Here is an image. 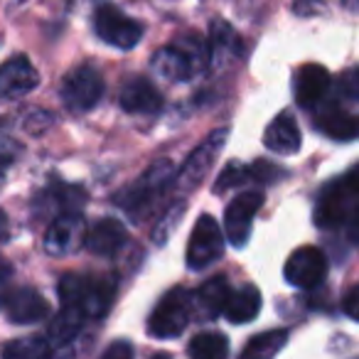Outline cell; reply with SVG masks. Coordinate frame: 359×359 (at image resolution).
<instances>
[{"instance_id": "12", "label": "cell", "mask_w": 359, "mask_h": 359, "mask_svg": "<svg viewBox=\"0 0 359 359\" xmlns=\"http://www.w3.org/2000/svg\"><path fill=\"white\" fill-rule=\"evenodd\" d=\"M37 84H40V74L27 57H13L0 67V101L25 99L30 91L37 89Z\"/></svg>"}, {"instance_id": "30", "label": "cell", "mask_w": 359, "mask_h": 359, "mask_svg": "<svg viewBox=\"0 0 359 359\" xmlns=\"http://www.w3.org/2000/svg\"><path fill=\"white\" fill-rule=\"evenodd\" d=\"M249 175L254 182H264V185H271V182H276L278 177H283V170L273 168L271 163H266V160H256V165H251L249 168Z\"/></svg>"}, {"instance_id": "8", "label": "cell", "mask_w": 359, "mask_h": 359, "mask_svg": "<svg viewBox=\"0 0 359 359\" xmlns=\"http://www.w3.org/2000/svg\"><path fill=\"white\" fill-rule=\"evenodd\" d=\"M86 222L76 210L62 212L50 222L45 234V251L50 256H69L86 246Z\"/></svg>"}, {"instance_id": "19", "label": "cell", "mask_w": 359, "mask_h": 359, "mask_svg": "<svg viewBox=\"0 0 359 359\" xmlns=\"http://www.w3.org/2000/svg\"><path fill=\"white\" fill-rule=\"evenodd\" d=\"M315 121L327 138L339 140V143H349V140L359 138V114H349L339 106H325Z\"/></svg>"}, {"instance_id": "38", "label": "cell", "mask_w": 359, "mask_h": 359, "mask_svg": "<svg viewBox=\"0 0 359 359\" xmlns=\"http://www.w3.org/2000/svg\"><path fill=\"white\" fill-rule=\"evenodd\" d=\"M342 6L347 11H359V0H342Z\"/></svg>"}, {"instance_id": "11", "label": "cell", "mask_w": 359, "mask_h": 359, "mask_svg": "<svg viewBox=\"0 0 359 359\" xmlns=\"http://www.w3.org/2000/svg\"><path fill=\"white\" fill-rule=\"evenodd\" d=\"M359 210V200H354L347 190L337 182L327 185L315 205V224L320 229H339L349 222V217Z\"/></svg>"}, {"instance_id": "7", "label": "cell", "mask_w": 359, "mask_h": 359, "mask_svg": "<svg viewBox=\"0 0 359 359\" xmlns=\"http://www.w3.org/2000/svg\"><path fill=\"white\" fill-rule=\"evenodd\" d=\"M222 254H224V231L215 217L202 215L187 244V269L202 271L222 259Z\"/></svg>"}, {"instance_id": "22", "label": "cell", "mask_w": 359, "mask_h": 359, "mask_svg": "<svg viewBox=\"0 0 359 359\" xmlns=\"http://www.w3.org/2000/svg\"><path fill=\"white\" fill-rule=\"evenodd\" d=\"M261 313V290L256 285L246 283L236 290H229V298L224 305V318L234 325L251 323Z\"/></svg>"}, {"instance_id": "3", "label": "cell", "mask_w": 359, "mask_h": 359, "mask_svg": "<svg viewBox=\"0 0 359 359\" xmlns=\"http://www.w3.org/2000/svg\"><path fill=\"white\" fill-rule=\"evenodd\" d=\"M192 320V293L185 288H172L163 295L155 310L150 313L148 332L158 339L180 337Z\"/></svg>"}, {"instance_id": "29", "label": "cell", "mask_w": 359, "mask_h": 359, "mask_svg": "<svg viewBox=\"0 0 359 359\" xmlns=\"http://www.w3.org/2000/svg\"><path fill=\"white\" fill-rule=\"evenodd\" d=\"M251 175H249V168H244V165H229V168H224V172L217 177V185H215V192H226L229 187H239L244 185V182H249Z\"/></svg>"}, {"instance_id": "25", "label": "cell", "mask_w": 359, "mask_h": 359, "mask_svg": "<svg viewBox=\"0 0 359 359\" xmlns=\"http://www.w3.org/2000/svg\"><path fill=\"white\" fill-rule=\"evenodd\" d=\"M187 352L197 359H222L229 354V342L219 332H200L187 344Z\"/></svg>"}, {"instance_id": "28", "label": "cell", "mask_w": 359, "mask_h": 359, "mask_svg": "<svg viewBox=\"0 0 359 359\" xmlns=\"http://www.w3.org/2000/svg\"><path fill=\"white\" fill-rule=\"evenodd\" d=\"M182 215H185V202H177V207H170L168 212H165L163 219L155 224V231H153V241L158 246H165L170 239V234H172V229L177 226V222L182 219Z\"/></svg>"}, {"instance_id": "34", "label": "cell", "mask_w": 359, "mask_h": 359, "mask_svg": "<svg viewBox=\"0 0 359 359\" xmlns=\"http://www.w3.org/2000/svg\"><path fill=\"white\" fill-rule=\"evenodd\" d=\"M342 91L359 101V69H352L342 76Z\"/></svg>"}, {"instance_id": "10", "label": "cell", "mask_w": 359, "mask_h": 359, "mask_svg": "<svg viewBox=\"0 0 359 359\" xmlns=\"http://www.w3.org/2000/svg\"><path fill=\"white\" fill-rule=\"evenodd\" d=\"M261 205H264V192L249 190L241 192L239 197H234V202H229L224 212V231L226 241L234 244L236 249L249 241L251 236V224H254V217L259 215Z\"/></svg>"}, {"instance_id": "31", "label": "cell", "mask_w": 359, "mask_h": 359, "mask_svg": "<svg viewBox=\"0 0 359 359\" xmlns=\"http://www.w3.org/2000/svg\"><path fill=\"white\" fill-rule=\"evenodd\" d=\"M342 313L352 318L354 323H359V283L342 298Z\"/></svg>"}, {"instance_id": "9", "label": "cell", "mask_w": 359, "mask_h": 359, "mask_svg": "<svg viewBox=\"0 0 359 359\" xmlns=\"http://www.w3.org/2000/svg\"><path fill=\"white\" fill-rule=\"evenodd\" d=\"M283 276L295 288L313 290V288H318L325 280V276H327V259H325L323 251L315 249V246H300V249H295L293 254L288 256Z\"/></svg>"}, {"instance_id": "13", "label": "cell", "mask_w": 359, "mask_h": 359, "mask_svg": "<svg viewBox=\"0 0 359 359\" xmlns=\"http://www.w3.org/2000/svg\"><path fill=\"white\" fill-rule=\"evenodd\" d=\"M3 313H6V318L11 323L32 325L50 315V305H47V300L37 290L18 288V290H8L6 300H3Z\"/></svg>"}, {"instance_id": "26", "label": "cell", "mask_w": 359, "mask_h": 359, "mask_svg": "<svg viewBox=\"0 0 359 359\" xmlns=\"http://www.w3.org/2000/svg\"><path fill=\"white\" fill-rule=\"evenodd\" d=\"M52 352H55V349L47 342V337L15 339V342L3 347V357H8V359H42V357H50Z\"/></svg>"}, {"instance_id": "36", "label": "cell", "mask_w": 359, "mask_h": 359, "mask_svg": "<svg viewBox=\"0 0 359 359\" xmlns=\"http://www.w3.org/2000/svg\"><path fill=\"white\" fill-rule=\"evenodd\" d=\"M104 357L106 359H130V357H133V347H130V344L128 342H116V344H111V347L109 349H106V352H104Z\"/></svg>"}, {"instance_id": "6", "label": "cell", "mask_w": 359, "mask_h": 359, "mask_svg": "<svg viewBox=\"0 0 359 359\" xmlns=\"http://www.w3.org/2000/svg\"><path fill=\"white\" fill-rule=\"evenodd\" d=\"M104 96V79L94 67H76L62 81V101L74 114L91 111Z\"/></svg>"}, {"instance_id": "32", "label": "cell", "mask_w": 359, "mask_h": 359, "mask_svg": "<svg viewBox=\"0 0 359 359\" xmlns=\"http://www.w3.org/2000/svg\"><path fill=\"white\" fill-rule=\"evenodd\" d=\"M293 11L303 18L320 15L325 11V0H293Z\"/></svg>"}, {"instance_id": "37", "label": "cell", "mask_w": 359, "mask_h": 359, "mask_svg": "<svg viewBox=\"0 0 359 359\" xmlns=\"http://www.w3.org/2000/svg\"><path fill=\"white\" fill-rule=\"evenodd\" d=\"M11 273H13L11 266L0 259V308H3V300H6V295H8V280H11Z\"/></svg>"}, {"instance_id": "2", "label": "cell", "mask_w": 359, "mask_h": 359, "mask_svg": "<svg viewBox=\"0 0 359 359\" xmlns=\"http://www.w3.org/2000/svg\"><path fill=\"white\" fill-rule=\"evenodd\" d=\"M172 182H175L172 165H170L168 160H158V163H153L138 180H135L128 190L121 192V195L116 197V202H118L130 217L143 219L150 212V207H153V202L158 200Z\"/></svg>"}, {"instance_id": "5", "label": "cell", "mask_w": 359, "mask_h": 359, "mask_svg": "<svg viewBox=\"0 0 359 359\" xmlns=\"http://www.w3.org/2000/svg\"><path fill=\"white\" fill-rule=\"evenodd\" d=\"M94 30L99 40H104L111 47H118V50H133L143 37V25L128 18L123 11H118L116 6H111V3L96 8Z\"/></svg>"}, {"instance_id": "27", "label": "cell", "mask_w": 359, "mask_h": 359, "mask_svg": "<svg viewBox=\"0 0 359 359\" xmlns=\"http://www.w3.org/2000/svg\"><path fill=\"white\" fill-rule=\"evenodd\" d=\"M175 45L185 52L192 69H195V76L207 69V65H210V42H205L200 35H195V32H187V35L180 37Z\"/></svg>"}, {"instance_id": "24", "label": "cell", "mask_w": 359, "mask_h": 359, "mask_svg": "<svg viewBox=\"0 0 359 359\" xmlns=\"http://www.w3.org/2000/svg\"><path fill=\"white\" fill-rule=\"evenodd\" d=\"M288 342V330H271V332H261L251 337V342L244 347L241 357H254V359H269L278 354Z\"/></svg>"}, {"instance_id": "16", "label": "cell", "mask_w": 359, "mask_h": 359, "mask_svg": "<svg viewBox=\"0 0 359 359\" xmlns=\"http://www.w3.org/2000/svg\"><path fill=\"white\" fill-rule=\"evenodd\" d=\"M126 241H128L126 226L118 219L106 217V219L96 222L89 229V234H86V249L96 256H116L126 246Z\"/></svg>"}, {"instance_id": "21", "label": "cell", "mask_w": 359, "mask_h": 359, "mask_svg": "<svg viewBox=\"0 0 359 359\" xmlns=\"http://www.w3.org/2000/svg\"><path fill=\"white\" fill-rule=\"evenodd\" d=\"M153 72L163 81H172V84H180V81H187L195 76V69H192L190 60H187L185 52L180 50L177 45L163 47V50L155 52Z\"/></svg>"}, {"instance_id": "35", "label": "cell", "mask_w": 359, "mask_h": 359, "mask_svg": "<svg viewBox=\"0 0 359 359\" xmlns=\"http://www.w3.org/2000/svg\"><path fill=\"white\" fill-rule=\"evenodd\" d=\"M13 158H15V150L11 148V140H0V180H3L6 170L11 168Z\"/></svg>"}, {"instance_id": "33", "label": "cell", "mask_w": 359, "mask_h": 359, "mask_svg": "<svg viewBox=\"0 0 359 359\" xmlns=\"http://www.w3.org/2000/svg\"><path fill=\"white\" fill-rule=\"evenodd\" d=\"M339 185H342L354 200H359V163L354 165V168H349L347 172L339 177Z\"/></svg>"}, {"instance_id": "4", "label": "cell", "mask_w": 359, "mask_h": 359, "mask_svg": "<svg viewBox=\"0 0 359 359\" xmlns=\"http://www.w3.org/2000/svg\"><path fill=\"white\" fill-rule=\"evenodd\" d=\"M226 138H229V130L226 128H219V130H215V133H210L205 138V143H202L200 148L187 158V163L180 168V172H175L172 185L180 195H187V192L200 187L202 180L210 175L215 160L219 158V153L224 150Z\"/></svg>"}, {"instance_id": "1", "label": "cell", "mask_w": 359, "mask_h": 359, "mask_svg": "<svg viewBox=\"0 0 359 359\" xmlns=\"http://www.w3.org/2000/svg\"><path fill=\"white\" fill-rule=\"evenodd\" d=\"M62 305H76L89 320L104 318L116 295V280L111 276H79L65 273L57 285Z\"/></svg>"}, {"instance_id": "23", "label": "cell", "mask_w": 359, "mask_h": 359, "mask_svg": "<svg viewBox=\"0 0 359 359\" xmlns=\"http://www.w3.org/2000/svg\"><path fill=\"white\" fill-rule=\"evenodd\" d=\"M241 55V40L229 22L217 20L212 22L210 32V62L217 67H224L226 62L236 60Z\"/></svg>"}, {"instance_id": "15", "label": "cell", "mask_w": 359, "mask_h": 359, "mask_svg": "<svg viewBox=\"0 0 359 359\" xmlns=\"http://www.w3.org/2000/svg\"><path fill=\"white\" fill-rule=\"evenodd\" d=\"M121 109L128 111V114L153 116L163 109V96L148 79L138 76V79H130L121 89Z\"/></svg>"}, {"instance_id": "20", "label": "cell", "mask_w": 359, "mask_h": 359, "mask_svg": "<svg viewBox=\"0 0 359 359\" xmlns=\"http://www.w3.org/2000/svg\"><path fill=\"white\" fill-rule=\"evenodd\" d=\"M86 313L76 305H62V310L57 313V318L47 327V342L52 344V349H60L65 344L74 342L81 334L86 325Z\"/></svg>"}, {"instance_id": "14", "label": "cell", "mask_w": 359, "mask_h": 359, "mask_svg": "<svg viewBox=\"0 0 359 359\" xmlns=\"http://www.w3.org/2000/svg\"><path fill=\"white\" fill-rule=\"evenodd\" d=\"M295 101L303 109H315L320 101L327 96L332 79H330V72L320 65H305L295 72Z\"/></svg>"}, {"instance_id": "18", "label": "cell", "mask_w": 359, "mask_h": 359, "mask_svg": "<svg viewBox=\"0 0 359 359\" xmlns=\"http://www.w3.org/2000/svg\"><path fill=\"white\" fill-rule=\"evenodd\" d=\"M229 285H226L224 276H217V278H210L205 285H202L197 293H192V315L202 323L207 320H215L217 315L224 313L226 298H229Z\"/></svg>"}, {"instance_id": "17", "label": "cell", "mask_w": 359, "mask_h": 359, "mask_svg": "<svg viewBox=\"0 0 359 359\" xmlns=\"http://www.w3.org/2000/svg\"><path fill=\"white\" fill-rule=\"evenodd\" d=\"M264 143H266V148L276 155H295L300 150V143H303L298 121L290 114L276 116L269 123V128H266Z\"/></svg>"}]
</instances>
